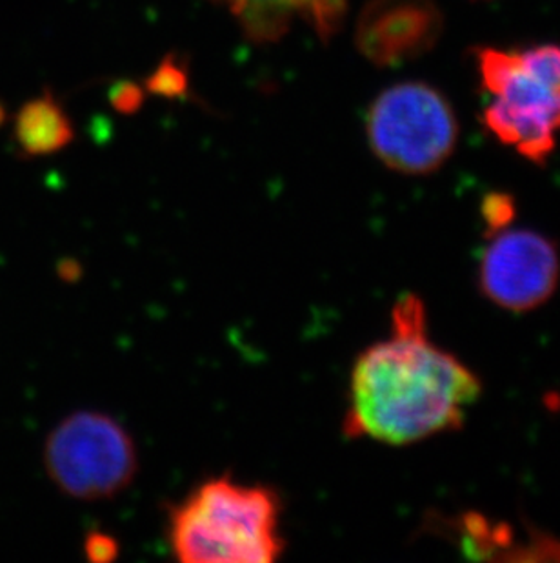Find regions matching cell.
I'll return each instance as SVG.
<instances>
[{
  "instance_id": "6da1fadb",
  "label": "cell",
  "mask_w": 560,
  "mask_h": 563,
  "mask_svg": "<svg viewBox=\"0 0 560 563\" xmlns=\"http://www.w3.org/2000/svg\"><path fill=\"white\" fill-rule=\"evenodd\" d=\"M481 379L432 343L423 301L407 294L393 309L392 335L355 362L343 431L384 445H412L462 426Z\"/></svg>"
},
{
  "instance_id": "7a4b0ae2",
  "label": "cell",
  "mask_w": 560,
  "mask_h": 563,
  "mask_svg": "<svg viewBox=\"0 0 560 563\" xmlns=\"http://www.w3.org/2000/svg\"><path fill=\"white\" fill-rule=\"evenodd\" d=\"M280 512L266 485L208 479L169 509V548L182 563L276 562L285 549Z\"/></svg>"
},
{
  "instance_id": "3957f363",
  "label": "cell",
  "mask_w": 560,
  "mask_h": 563,
  "mask_svg": "<svg viewBox=\"0 0 560 563\" xmlns=\"http://www.w3.org/2000/svg\"><path fill=\"white\" fill-rule=\"evenodd\" d=\"M488 96L482 123L524 159L545 165L560 141V43L473 52Z\"/></svg>"
},
{
  "instance_id": "277c9868",
  "label": "cell",
  "mask_w": 560,
  "mask_h": 563,
  "mask_svg": "<svg viewBox=\"0 0 560 563\" xmlns=\"http://www.w3.org/2000/svg\"><path fill=\"white\" fill-rule=\"evenodd\" d=\"M371 152L390 170L428 176L446 165L459 143V119L448 97L407 80L382 91L366 118Z\"/></svg>"
},
{
  "instance_id": "5b68a950",
  "label": "cell",
  "mask_w": 560,
  "mask_h": 563,
  "mask_svg": "<svg viewBox=\"0 0 560 563\" xmlns=\"http://www.w3.org/2000/svg\"><path fill=\"white\" fill-rule=\"evenodd\" d=\"M44 467L55 487L69 498L110 500L137 476V445L112 416L79 410L49 432Z\"/></svg>"
},
{
  "instance_id": "8992f818",
  "label": "cell",
  "mask_w": 560,
  "mask_h": 563,
  "mask_svg": "<svg viewBox=\"0 0 560 563\" xmlns=\"http://www.w3.org/2000/svg\"><path fill=\"white\" fill-rule=\"evenodd\" d=\"M560 257L546 235L528 229L499 232L482 252L479 287L501 309L529 312L556 292Z\"/></svg>"
},
{
  "instance_id": "52a82bcc",
  "label": "cell",
  "mask_w": 560,
  "mask_h": 563,
  "mask_svg": "<svg viewBox=\"0 0 560 563\" xmlns=\"http://www.w3.org/2000/svg\"><path fill=\"white\" fill-rule=\"evenodd\" d=\"M445 32L435 0H370L357 21L355 43L370 63L390 68L429 54Z\"/></svg>"
},
{
  "instance_id": "ba28073f",
  "label": "cell",
  "mask_w": 560,
  "mask_h": 563,
  "mask_svg": "<svg viewBox=\"0 0 560 563\" xmlns=\"http://www.w3.org/2000/svg\"><path fill=\"white\" fill-rule=\"evenodd\" d=\"M259 37H276L285 24L302 16L324 37L335 32L343 19L346 0H221Z\"/></svg>"
},
{
  "instance_id": "9c48e42d",
  "label": "cell",
  "mask_w": 560,
  "mask_h": 563,
  "mask_svg": "<svg viewBox=\"0 0 560 563\" xmlns=\"http://www.w3.org/2000/svg\"><path fill=\"white\" fill-rule=\"evenodd\" d=\"M15 141L22 154H57L74 141V128L54 97H37L16 115Z\"/></svg>"
},
{
  "instance_id": "30bf717a",
  "label": "cell",
  "mask_w": 560,
  "mask_h": 563,
  "mask_svg": "<svg viewBox=\"0 0 560 563\" xmlns=\"http://www.w3.org/2000/svg\"><path fill=\"white\" fill-rule=\"evenodd\" d=\"M116 542L112 537L101 534V532H93L90 537L86 538L85 551L86 556L91 562H110L116 556Z\"/></svg>"
},
{
  "instance_id": "8fae6325",
  "label": "cell",
  "mask_w": 560,
  "mask_h": 563,
  "mask_svg": "<svg viewBox=\"0 0 560 563\" xmlns=\"http://www.w3.org/2000/svg\"><path fill=\"white\" fill-rule=\"evenodd\" d=\"M484 216H486L493 229L495 227L501 229L503 224H506L512 219V201H509V197L499 196V194L497 196L488 197L486 202H484Z\"/></svg>"
}]
</instances>
